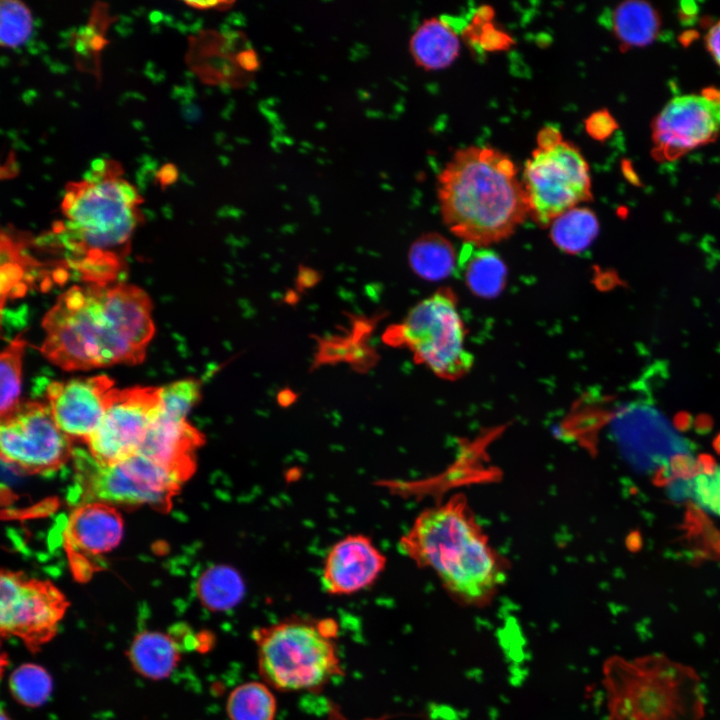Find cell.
Returning <instances> with one entry per match:
<instances>
[{
	"label": "cell",
	"mask_w": 720,
	"mask_h": 720,
	"mask_svg": "<svg viewBox=\"0 0 720 720\" xmlns=\"http://www.w3.org/2000/svg\"><path fill=\"white\" fill-rule=\"evenodd\" d=\"M42 327V355L65 371L137 365L155 332L150 297L127 283L72 286L48 310Z\"/></svg>",
	"instance_id": "1"
},
{
	"label": "cell",
	"mask_w": 720,
	"mask_h": 720,
	"mask_svg": "<svg viewBox=\"0 0 720 720\" xmlns=\"http://www.w3.org/2000/svg\"><path fill=\"white\" fill-rule=\"evenodd\" d=\"M142 203L118 161L94 160L80 180L65 185L61 218L42 242L56 247L81 280L112 284L126 264L132 236L143 221Z\"/></svg>",
	"instance_id": "2"
},
{
	"label": "cell",
	"mask_w": 720,
	"mask_h": 720,
	"mask_svg": "<svg viewBox=\"0 0 720 720\" xmlns=\"http://www.w3.org/2000/svg\"><path fill=\"white\" fill-rule=\"evenodd\" d=\"M511 158L491 147L457 150L438 175V201L448 229L485 247L508 238L529 216L526 191Z\"/></svg>",
	"instance_id": "3"
},
{
	"label": "cell",
	"mask_w": 720,
	"mask_h": 720,
	"mask_svg": "<svg viewBox=\"0 0 720 720\" xmlns=\"http://www.w3.org/2000/svg\"><path fill=\"white\" fill-rule=\"evenodd\" d=\"M418 567L431 569L457 601L488 603L504 583L503 561L463 497L421 512L399 543Z\"/></svg>",
	"instance_id": "4"
},
{
	"label": "cell",
	"mask_w": 720,
	"mask_h": 720,
	"mask_svg": "<svg viewBox=\"0 0 720 720\" xmlns=\"http://www.w3.org/2000/svg\"><path fill=\"white\" fill-rule=\"evenodd\" d=\"M607 720H702L705 695L698 673L664 654L603 664Z\"/></svg>",
	"instance_id": "5"
},
{
	"label": "cell",
	"mask_w": 720,
	"mask_h": 720,
	"mask_svg": "<svg viewBox=\"0 0 720 720\" xmlns=\"http://www.w3.org/2000/svg\"><path fill=\"white\" fill-rule=\"evenodd\" d=\"M331 619L293 616L252 632L259 674L282 692L315 691L342 675Z\"/></svg>",
	"instance_id": "6"
},
{
	"label": "cell",
	"mask_w": 720,
	"mask_h": 720,
	"mask_svg": "<svg viewBox=\"0 0 720 720\" xmlns=\"http://www.w3.org/2000/svg\"><path fill=\"white\" fill-rule=\"evenodd\" d=\"M465 338L456 297L447 288L421 300L384 335L387 343L408 348L418 363L448 380L464 376L473 366Z\"/></svg>",
	"instance_id": "7"
},
{
	"label": "cell",
	"mask_w": 720,
	"mask_h": 720,
	"mask_svg": "<svg viewBox=\"0 0 720 720\" xmlns=\"http://www.w3.org/2000/svg\"><path fill=\"white\" fill-rule=\"evenodd\" d=\"M522 183L529 216L542 226L592 199L589 165L580 150L564 140L532 152L524 166Z\"/></svg>",
	"instance_id": "8"
},
{
	"label": "cell",
	"mask_w": 720,
	"mask_h": 720,
	"mask_svg": "<svg viewBox=\"0 0 720 720\" xmlns=\"http://www.w3.org/2000/svg\"><path fill=\"white\" fill-rule=\"evenodd\" d=\"M0 631L31 652L51 641L68 608L64 594L49 581L5 571L0 576Z\"/></svg>",
	"instance_id": "9"
},
{
	"label": "cell",
	"mask_w": 720,
	"mask_h": 720,
	"mask_svg": "<svg viewBox=\"0 0 720 720\" xmlns=\"http://www.w3.org/2000/svg\"><path fill=\"white\" fill-rule=\"evenodd\" d=\"M91 459L86 475L89 502L162 507L169 504L185 479L183 474L139 453L106 465Z\"/></svg>",
	"instance_id": "10"
},
{
	"label": "cell",
	"mask_w": 720,
	"mask_h": 720,
	"mask_svg": "<svg viewBox=\"0 0 720 720\" xmlns=\"http://www.w3.org/2000/svg\"><path fill=\"white\" fill-rule=\"evenodd\" d=\"M69 440L49 407L41 403H19L1 417V457L25 470L42 473L57 469L70 453Z\"/></svg>",
	"instance_id": "11"
},
{
	"label": "cell",
	"mask_w": 720,
	"mask_h": 720,
	"mask_svg": "<svg viewBox=\"0 0 720 720\" xmlns=\"http://www.w3.org/2000/svg\"><path fill=\"white\" fill-rule=\"evenodd\" d=\"M159 401L160 387L114 388L98 427L86 441L90 456L106 465L137 453Z\"/></svg>",
	"instance_id": "12"
},
{
	"label": "cell",
	"mask_w": 720,
	"mask_h": 720,
	"mask_svg": "<svg viewBox=\"0 0 720 720\" xmlns=\"http://www.w3.org/2000/svg\"><path fill=\"white\" fill-rule=\"evenodd\" d=\"M720 135V90L706 89L671 99L652 124L654 153L676 160Z\"/></svg>",
	"instance_id": "13"
},
{
	"label": "cell",
	"mask_w": 720,
	"mask_h": 720,
	"mask_svg": "<svg viewBox=\"0 0 720 720\" xmlns=\"http://www.w3.org/2000/svg\"><path fill=\"white\" fill-rule=\"evenodd\" d=\"M114 381L107 375L52 382L48 407L59 429L69 439L88 440L109 404Z\"/></svg>",
	"instance_id": "14"
},
{
	"label": "cell",
	"mask_w": 720,
	"mask_h": 720,
	"mask_svg": "<svg viewBox=\"0 0 720 720\" xmlns=\"http://www.w3.org/2000/svg\"><path fill=\"white\" fill-rule=\"evenodd\" d=\"M387 559L372 539L350 534L328 550L321 573L328 594L352 595L372 586L386 567Z\"/></svg>",
	"instance_id": "15"
},
{
	"label": "cell",
	"mask_w": 720,
	"mask_h": 720,
	"mask_svg": "<svg viewBox=\"0 0 720 720\" xmlns=\"http://www.w3.org/2000/svg\"><path fill=\"white\" fill-rule=\"evenodd\" d=\"M123 536V520L109 504L88 502L71 514L65 543L72 560L85 561L113 550Z\"/></svg>",
	"instance_id": "16"
},
{
	"label": "cell",
	"mask_w": 720,
	"mask_h": 720,
	"mask_svg": "<svg viewBox=\"0 0 720 720\" xmlns=\"http://www.w3.org/2000/svg\"><path fill=\"white\" fill-rule=\"evenodd\" d=\"M201 442L200 433L187 420L172 418L158 407L137 453L186 477L192 471L193 451Z\"/></svg>",
	"instance_id": "17"
},
{
	"label": "cell",
	"mask_w": 720,
	"mask_h": 720,
	"mask_svg": "<svg viewBox=\"0 0 720 720\" xmlns=\"http://www.w3.org/2000/svg\"><path fill=\"white\" fill-rule=\"evenodd\" d=\"M409 52L417 66L426 71H437L456 60L460 42L446 22L431 17L425 19L410 37Z\"/></svg>",
	"instance_id": "18"
},
{
	"label": "cell",
	"mask_w": 720,
	"mask_h": 720,
	"mask_svg": "<svg viewBox=\"0 0 720 720\" xmlns=\"http://www.w3.org/2000/svg\"><path fill=\"white\" fill-rule=\"evenodd\" d=\"M129 660L137 673L147 679L167 678L180 659L175 638L158 631H142L133 639Z\"/></svg>",
	"instance_id": "19"
},
{
	"label": "cell",
	"mask_w": 720,
	"mask_h": 720,
	"mask_svg": "<svg viewBox=\"0 0 720 720\" xmlns=\"http://www.w3.org/2000/svg\"><path fill=\"white\" fill-rule=\"evenodd\" d=\"M613 33L625 47H644L652 43L661 26L655 8L644 1L620 3L610 16Z\"/></svg>",
	"instance_id": "20"
},
{
	"label": "cell",
	"mask_w": 720,
	"mask_h": 720,
	"mask_svg": "<svg viewBox=\"0 0 720 720\" xmlns=\"http://www.w3.org/2000/svg\"><path fill=\"white\" fill-rule=\"evenodd\" d=\"M196 593L203 607L213 612L235 608L245 595L240 573L228 565H214L204 570L196 582Z\"/></svg>",
	"instance_id": "21"
},
{
	"label": "cell",
	"mask_w": 720,
	"mask_h": 720,
	"mask_svg": "<svg viewBox=\"0 0 720 720\" xmlns=\"http://www.w3.org/2000/svg\"><path fill=\"white\" fill-rule=\"evenodd\" d=\"M413 271L425 280L436 281L447 277L455 264L451 243L437 233H427L416 239L408 253Z\"/></svg>",
	"instance_id": "22"
},
{
	"label": "cell",
	"mask_w": 720,
	"mask_h": 720,
	"mask_svg": "<svg viewBox=\"0 0 720 720\" xmlns=\"http://www.w3.org/2000/svg\"><path fill=\"white\" fill-rule=\"evenodd\" d=\"M550 226L553 243L570 254L587 249L599 233L597 216L587 207H575L566 211Z\"/></svg>",
	"instance_id": "23"
},
{
	"label": "cell",
	"mask_w": 720,
	"mask_h": 720,
	"mask_svg": "<svg viewBox=\"0 0 720 720\" xmlns=\"http://www.w3.org/2000/svg\"><path fill=\"white\" fill-rule=\"evenodd\" d=\"M226 713L230 720H275L277 701L265 682L249 681L230 692Z\"/></svg>",
	"instance_id": "24"
},
{
	"label": "cell",
	"mask_w": 720,
	"mask_h": 720,
	"mask_svg": "<svg viewBox=\"0 0 720 720\" xmlns=\"http://www.w3.org/2000/svg\"><path fill=\"white\" fill-rule=\"evenodd\" d=\"M464 278L470 290L481 297H493L504 288L506 267L502 259L488 249L464 252Z\"/></svg>",
	"instance_id": "25"
},
{
	"label": "cell",
	"mask_w": 720,
	"mask_h": 720,
	"mask_svg": "<svg viewBox=\"0 0 720 720\" xmlns=\"http://www.w3.org/2000/svg\"><path fill=\"white\" fill-rule=\"evenodd\" d=\"M26 341L17 335L2 351L0 357V413H10L20 402L22 358Z\"/></svg>",
	"instance_id": "26"
},
{
	"label": "cell",
	"mask_w": 720,
	"mask_h": 720,
	"mask_svg": "<svg viewBox=\"0 0 720 720\" xmlns=\"http://www.w3.org/2000/svg\"><path fill=\"white\" fill-rule=\"evenodd\" d=\"M52 679L41 666L27 663L16 668L9 678V688L14 699L27 707L44 704L52 692Z\"/></svg>",
	"instance_id": "27"
},
{
	"label": "cell",
	"mask_w": 720,
	"mask_h": 720,
	"mask_svg": "<svg viewBox=\"0 0 720 720\" xmlns=\"http://www.w3.org/2000/svg\"><path fill=\"white\" fill-rule=\"evenodd\" d=\"M31 31L32 15L29 8L18 0L1 1V46L18 47L28 39Z\"/></svg>",
	"instance_id": "28"
},
{
	"label": "cell",
	"mask_w": 720,
	"mask_h": 720,
	"mask_svg": "<svg viewBox=\"0 0 720 720\" xmlns=\"http://www.w3.org/2000/svg\"><path fill=\"white\" fill-rule=\"evenodd\" d=\"M201 385L196 379L187 378L160 388V411L179 420L186 416L200 400Z\"/></svg>",
	"instance_id": "29"
},
{
	"label": "cell",
	"mask_w": 720,
	"mask_h": 720,
	"mask_svg": "<svg viewBox=\"0 0 720 720\" xmlns=\"http://www.w3.org/2000/svg\"><path fill=\"white\" fill-rule=\"evenodd\" d=\"M585 129L592 138L604 140L617 129V123L607 110L602 109L586 118Z\"/></svg>",
	"instance_id": "30"
},
{
	"label": "cell",
	"mask_w": 720,
	"mask_h": 720,
	"mask_svg": "<svg viewBox=\"0 0 720 720\" xmlns=\"http://www.w3.org/2000/svg\"><path fill=\"white\" fill-rule=\"evenodd\" d=\"M669 471L672 480H691L700 472L697 461L692 456L685 453H677L670 457Z\"/></svg>",
	"instance_id": "31"
},
{
	"label": "cell",
	"mask_w": 720,
	"mask_h": 720,
	"mask_svg": "<svg viewBox=\"0 0 720 720\" xmlns=\"http://www.w3.org/2000/svg\"><path fill=\"white\" fill-rule=\"evenodd\" d=\"M704 508L720 516V467L709 476V488L705 498L699 503Z\"/></svg>",
	"instance_id": "32"
},
{
	"label": "cell",
	"mask_w": 720,
	"mask_h": 720,
	"mask_svg": "<svg viewBox=\"0 0 720 720\" xmlns=\"http://www.w3.org/2000/svg\"><path fill=\"white\" fill-rule=\"evenodd\" d=\"M705 44L715 63L720 66V21L713 24L708 30Z\"/></svg>",
	"instance_id": "33"
},
{
	"label": "cell",
	"mask_w": 720,
	"mask_h": 720,
	"mask_svg": "<svg viewBox=\"0 0 720 720\" xmlns=\"http://www.w3.org/2000/svg\"><path fill=\"white\" fill-rule=\"evenodd\" d=\"M563 140L559 129L553 126L543 127L537 134L536 142L538 147H550Z\"/></svg>",
	"instance_id": "34"
},
{
	"label": "cell",
	"mask_w": 720,
	"mask_h": 720,
	"mask_svg": "<svg viewBox=\"0 0 720 720\" xmlns=\"http://www.w3.org/2000/svg\"><path fill=\"white\" fill-rule=\"evenodd\" d=\"M185 3L193 8L200 10H226L231 8L234 4V2L232 1H191Z\"/></svg>",
	"instance_id": "35"
},
{
	"label": "cell",
	"mask_w": 720,
	"mask_h": 720,
	"mask_svg": "<svg viewBox=\"0 0 720 720\" xmlns=\"http://www.w3.org/2000/svg\"><path fill=\"white\" fill-rule=\"evenodd\" d=\"M696 461L700 472L707 476H712L718 468L715 459L709 454H700Z\"/></svg>",
	"instance_id": "36"
},
{
	"label": "cell",
	"mask_w": 720,
	"mask_h": 720,
	"mask_svg": "<svg viewBox=\"0 0 720 720\" xmlns=\"http://www.w3.org/2000/svg\"><path fill=\"white\" fill-rule=\"evenodd\" d=\"M177 170L171 164L164 165L157 173V178L161 185H169L176 180Z\"/></svg>",
	"instance_id": "37"
},
{
	"label": "cell",
	"mask_w": 720,
	"mask_h": 720,
	"mask_svg": "<svg viewBox=\"0 0 720 720\" xmlns=\"http://www.w3.org/2000/svg\"><path fill=\"white\" fill-rule=\"evenodd\" d=\"M626 547L630 552H638L642 548V536L638 530L628 534L625 540Z\"/></svg>",
	"instance_id": "38"
},
{
	"label": "cell",
	"mask_w": 720,
	"mask_h": 720,
	"mask_svg": "<svg viewBox=\"0 0 720 720\" xmlns=\"http://www.w3.org/2000/svg\"><path fill=\"white\" fill-rule=\"evenodd\" d=\"M653 480L657 486H666L672 480L667 464L660 466L656 470Z\"/></svg>",
	"instance_id": "39"
},
{
	"label": "cell",
	"mask_w": 720,
	"mask_h": 720,
	"mask_svg": "<svg viewBox=\"0 0 720 720\" xmlns=\"http://www.w3.org/2000/svg\"><path fill=\"white\" fill-rule=\"evenodd\" d=\"M674 426L680 431H686L691 425V417L689 414L681 412L674 418Z\"/></svg>",
	"instance_id": "40"
},
{
	"label": "cell",
	"mask_w": 720,
	"mask_h": 720,
	"mask_svg": "<svg viewBox=\"0 0 720 720\" xmlns=\"http://www.w3.org/2000/svg\"><path fill=\"white\" fill-rule=\"evenodd\" d=\"M712 427V419L707 415H701L695 420V428L699 433H706Z\"/></svg>",
	"instance_id": "41"
},
{
	"label": "cell",
	"mask_w": 720,
	"mask_h": 720,
	"mask_svg": "<svg viewBox=\"0 0 720 720\" xmlns=\"http://www.w3.org/2000/svg\"><path fill=\"white\" fill-rule=\"evenodd\" d=\"M712 446L715 452L720 455V433L713 439Z\"/></svg>",
	"instance_id": "42"
},
{
	"label": "cell",
	"mask_w": 720,
	"mask_h": 720,
	"mask_svg": "<svg viewBox=\"0 0 720 720\" xmlns=\"http://www.w3.org/2000/svg\"><path fill=\"white\" fill-rule=\"evenodd\" d=\"M1 720H11L4 710L1 711Z\"/></svg>",
	"instance_id": "43"
}]
</instances>
